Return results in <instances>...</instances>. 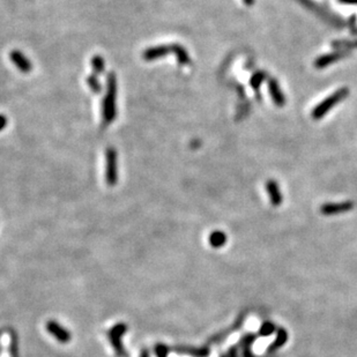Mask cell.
Wrapping results in <instances>:
<instances>
[{"label": "cell", "mask_w": 357, "mask_h": 357, "mask_svg": "<svg viewBox=\"0 0 357 357\" xmlns=\"http://www.w3.org/2000/svg\"><path fill=\"white\" fill-rule=\"evenodd\" d=\"M116 96H117V79L113 73H110L107 79V95L103 101V123L109 125L116 117Z\"/></svg>", "instance_id": "6da1fadb"}, {"label": "cell", "mask_w": 357, "mask_h": 357, "mask_svg": "<svg viewBox=\"0 0 357 357\" xmlns=\"http://www.w3.org/2000/svg\"><path fill=\"white\" fill-rule=\"evenodd\" d=\"M348 95H349L348 88H341V89H338L335 93L330 95L329 97H326L325 100L322 101L318 106L314 108L312 110V113H311V117L316 120L320 119V118L325 116L332 108L335 107L336 104H339L340 102H342Z\"/></svg>", "instance_id": "7a4b0ae2"}, {"label": "cell", "mask_w": 357, "mask_h": 357, "mask_svg": "<svg viewBox=\"0 0 357 357\" xmlns=\"http://www.w3.org/2000/svg\"><path fill=\"white\" fill-rule=\"evenodd\" d=\"M127 330V326L125 324L119 323L117 325H114L112 329H111L109 332H108V338H109L111 345L116 350V354L119 357H127V353L125 348H124L123 345V336L125 335Z\"/></svg>", "instance_id": "3957f363"}, {"label": "cell", "mask_w": 357, "mask_h": 357, "mask_svg": "<svg viewBox=\"0 0 357 357\" xmlns=\"http://www.w3.org/2000/svg\"><path fill=\"white\" fill-rule=\"evenodd\" d=\"M106 161V179L109 186H114L118 179L117 173V153L113 148L107 150Z\"/></svg>", "instance_id": "277c9868"}, {"label": "cell", "mask_w": 357, "mask_h": 357, "mask_svg": "<svg viewBox=\"0 0 357 357\" xmlns=\"http://www.w3.org/2000/svg\"><path fill=\"white\" fill-rule=\"evenodd\" d=\"M47 330L54 338H55L60 343H67L71 341V333L68 330L65 329L61 325L55 322V320H49L47 323Z\"/></svg>", "instance_id": "5b68a950"}, {"label": "cell", "mask_w": 357, "mask_h": 357, "mask_svg": "<svg viewBox=\"0 0 357 357\" xmlns=\"http://www.w3.org/2000/svg\"><path fill=\"white\" fill-rule=\"evenodd\" d=\"M347 55H348V51H335L332 52V54L320 55V57L317 58L316 61H314V67L322 70V68L330 66V64L335 63V61L347 57Z\"/></svg>", "instance_id": "8992f818"}, {"label": "cell", "mask_w": 357, "mask_h": 357, "mask_svg": "<svg viewBox=\"0 0 357 357\" xmlns=\"http://www.w3.org/2000/svg\"><path fill=\"white\" fill-rule=\"evenodd\" d=\"M354 208L353 201H345L340 202V204H325L320 207V212L324 215H338L342 214V213L349 212L350 209Z\"/></svg>", "instance_id": "52a82bcc"}, {"label": "cell", "mask_w": 357, "mask_h": 357, "mask_svg": "<svg viewBox=\"0 0 357 357\" xmlns=\"http://www.w3.org/2000/svg\"><path fill=\"white\" fill-rule=\"evenodd\" d=\"M170 52H171V47H168V45H159V47L149 48L143 51L142 58L147 61H152L165 57V55H169Z\"/></svg>", "instance_id": "ba28073f"}, {"label": "cell", "mask_w": 357, "mask_h": 357, "mask_svg": "<svg viewBox=\"0 0 357 357\" xmlns=\"http://www.w3.org/2000/svg\"><path fill=\"white\" fill-rule=\"evenodd\" d=\"M9 57H11V60L13 61V64H14L15 66L18 67L21 72H24V73H29V72L31 71L32 66H31L30 60H29V59L26 57L22 52L14 50L11 52Z\"/></svg>", "instance_id": "9c48e42d"}, {"label": "cell", "mask_w": 357, "mask_h": 357, "mask_svg": "<svg viewBox=\"0 0 357 357\" xmlns=\"http://www.w3.org/2000/svg\"><path fill=\"white\" fill-rule=\"evenodd\" d=\"M268 89H270L272 100H273V102L277 107H283L286 104V97H284L282 91H281L279 82L275 79H270L268 80Z\"/></svg>", "instance_id": "30bf717a"}, {"label": "cell", "mask_w": 357, "mask_h": 357, "mask_svg": "<svg viewBox=\"0 0 357 357\" xmlns=\"http://www.w3.org/2000/svg\"><path fill=\"white\" fill-rule=\"evenodd\" d=\"M266 190H267L268 195H270L272 205L276 206L277 207V206H280L281 204H282V194H281L280 188H279V185H277L276 182L273 181V179L268 181L266 183Z\"/></svg>", "instance_id": "8fae6325"}, {"label": "cell", "mask_w": 357, "mask_h": 357, "mask_svg": "<svg viewBox=\"0 0 357 357\" xmlns=\"http://www.w3.org/2000/svg\"><path fill=\"white\" fill-rule=\"evenodd\" d=\"M208 243L211 247L215 248L222 247L225 243H227V235H225L223 231L220 230L213 231L208 237Z\"/></svg>", "instance_id": "7c38bea8"}, {"label": "cell", "mask_w": 357, "mask_h": 357, "mask_svg": "<svg viewBox=\"0 0 357 357\" xmlns=\"http://www.w3.org/2000/svg\"><path fill=\"white\" fill-rule=\"evenodd\" d=\"M171 51L175 54L177 60H178V63L181 65H188L190 63V57L188 51H186V49L183 48L182 45L172 44Z\"/></svg>", "instance_id": "4fadbf2b"}, {"label": "cell", "mask_w": 357, "mask_h": 357, "mask_svg": "<svg viewBox=\"0 0 357 357\" xmlns=\"http://www.w3.org/2000/svg\"><path fill=\"white\" fill-rule=\"evenodd\" d=\"M175 352L178 354H188V355H192L195 357H206L208 355L207 349H194L189 348V347H176Z\"/></svg>", "instance_id": "5bb4252c"}, {"label": "cell", "mask_w": 357, "mask_h": 357, "mask_svg": "<svg viewBox=\"0 0 357 357\" xmlns=\"http://www.w3.org/2000/svg\"><path fill=\"white\" fill-rule=\"evenodd\" d=\"M266 78H267V74L263 71H259V72H257V73H254L250 79L251 87L253 88L254 90H258L259 89V87L261 86V83L264 82L265 79Z\"/></svg>", "instance_id": "9a60e30c"}, {"label": "cell", "mask_w": 357, "mask_h": 357, "mask_svg": "<svg viewBox=\"0 0 357 357\" xmlns=\"http://www.w3.org/2000/svg\"><path fill=\"white\" fill-rule=\"evenodd\" d=\"M104 66H106V65H104V59L101 57V55H95V57L91 59V67H93L95 73L97 74L103 73Z\"/></svg>", "instance_id": "2e32d148"}, {"label": "cell", "mask_w": 357, "mask_h": 357, "mask_svg": "<svg viewBox=\"0 0 357 357\" xmlns=\"http://www.w3.org/2000/svg\"><path fill=\"white\" fill-rule=\"evenodd\" d=\"M286 341H287V332L284 330H279V332H277V339L275 340V342L270 347V349L274 350L275 348H279V347L282 346Z\"/></svg>", "instance_id": "e0dca14e"}, {"label": "cell", "mask_w": 357, "mask_h": 357, "mask_svg": "<svg viewBox=\"0 0 357 357\" xmlns=\"http://www.w3.org/2000/svg\"><path fill=\"white\" fill-rule=\"evenodd\" d=\"M87 84L89 86V88L94 91V93H96V94L101 93V89H102V87H101V83L98 82L96 77H94V75H90V77H88Z\"/></svg>", "instance_id": "ac0fdd59"}, {"label": "cell", "mask_w": 357, "mask_h": 357, "mask_svg": "<svg viewBox=\"0 0 357 357\" xmlns=\"http://www.w3.org/2000/svg\"><path fill=\"white\" fill-rule=\"evenodd\" d=\"M275 330V326L271 322H265L260 327V335L268 336L273 334Z\"/></svg>", "instance_id": "d6986e66"}, {"label": "cell", "mask_w": 357, "mask_h": 357, "mask_svg": "<svg viewBox=\"0 0 357 357\" xmlns=\"http://www.w3.org/2000/svg\"><path fill=\"white\" fill-rule=\"evenodd\" d=\"M333 48L335 49H345V48H357V41L348 42V41H335L332 43Z\"/></svg>", "instance_id": "ffe728a7"}, {"label": "cell", "mask_w": 357, "mask_h": 357, "mask_svg": "<svg viewBox=\"0 0 357 357\" xmlns=\"http://www.w3.org/2000/svg\"><path fill=\"white\" fill-rule=\"evenodd\" d=\"M168 347L162 345V343H159V345L155 346V354L157 357H168Z\"/></svg>", "instance_id": "44dd1931"}, {"label": "cell", "mask_w": 357, "mask_h": 357, "mask_svg": "<svg viewBox=\"0 0 357 357\" xmlns=\"http://www.w3.org/2000/svg\"><path fill=\"white\" fill-rule=\"evenodd\" d=\"M6 125H7V118L4 114H0V131L4 130Z\"/></svg>", "instance_id": "7402d4cb"}, {"label": "cell", "mask_w": 357, "mask_h": 357, "mask_svg": "<svg viewBox=\"0 0 357 357\" xmlns=\"http://www.w3.org/2000/svg\"><path fill=\"white\" fill-rule=\"evenodd\" d=\"M342 4H357V0H339Z\"/></svg>", "instance_id": "603a6c76"}, {"label": "cell", "mask_w": 357, "mask_h": 357, "mask_svg": "<svg viewBox=\"0 0 357 357\" xmlns=\"http://www.w3.org/2000/svg\"><path fill=\"white\" fill-rule=\"evenodd\" d=\"M140 357H149V353L147 352V350H142L141 355H140Z\"/></svg>", "instance_id": "cb8c5ba5"}, {"label": "cell", "mask_w": 357, "mask_h": 357, "mask_svg": "<svg viewBox=\"0 0 357 357\" xmlns=\"http://www.w3.org/2000/svg\"><path fill=\"white\" fill-rule=\"evenodd\" d=\"M244 2L247 5H252L254 2V0H244Z\"/></svg>", "instance_id": "d4e9b609"}]
</instances>
